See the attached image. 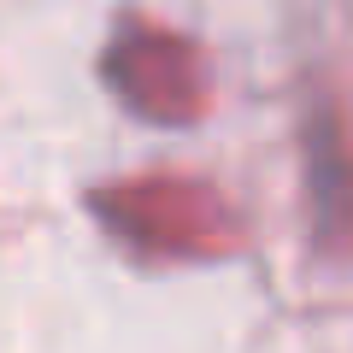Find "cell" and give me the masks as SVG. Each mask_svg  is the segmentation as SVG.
<instances>
[{"mask_svg": "<svg viewBox=\"0 0 353 353\" xmlns=\"http://www.w3.org/2000/svg\"><path fill=\"white\" fill-rule=\"evenodd\" d=\"M101 71L118 101L136 118H153V124H194L206 112V94H212L201 48L176 30L148 24V18H130L112 36Z\"/></svg>", "mask_w": 353, "mask_h": 353, "instance_id": "7a4b0ae2", "label": "cell"}, {"mask_svg": "<svg viewBox=\"0 0 353 353\" xmlns=\"http://www.w3.org/2000/svg\"><path fill=\"white\" fill-rule=\"evenodd\" d=\"M94 212L118 241H130L136 253H165V259H206V253H230L236 241L224 201L189 176H141V183L101 189Z\"/></svg>", "mask_w": 353, "mask_h": 353, "instance_id": "6da1fadb", "label": "cell"}, {"mask_svg": "<svg viewBox=\"0 0 353 353\" xmlns=\"http://www.w3.org/2000/svg\"><path fill=\"white\" fill-rule=\"evenodd\" d=\"M312 194H318V224L336 236L341 224H353V165L347 148L336 136V118H312Z\"/></svg>", "mask_w": 353, "mask_h": 353, "instance_id": "3957f363", "label": "cell"}]
</instances>
